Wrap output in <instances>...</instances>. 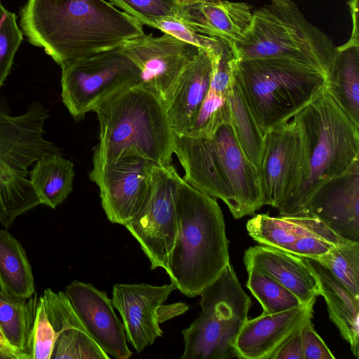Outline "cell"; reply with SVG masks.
Masks as SVG:
<instances>
[{
	"mask_svg": "<svg viewBox=\"0 0 359 359\" xmlns=\"http://www.w3.org/2000/svg\"><path fill=\"white\" fill-rule=\"evenodd\" d=\"M20 16L27 41L60 67L144 34L140 22L106 0H27Z\"/></svg>",
	"mask_w": 359,
	"mask_h": 359,
	"instance_id": "cell-1",
	"label": "cell"
},
{
	"mask_svg": "<svg viewBox=\"0 0 359 359\" xmlns=\"http://www.w3.org/2000/svg\"><path fill=\"white\" fill-rule=\"evenodd\" d=\"M95 112L100 134L90 172L130 155L170 164L175 133L163 100L151 89L137 83L111 97Z\"/></svg>",
	"mask_w": 359,
	"mask_h": 359,
	"instance_id": "cell-2",
	"label": "cell"
},
{
	"mask_svg": "<svg viewBox=\"0 0 359 359\" xmlns=\"http://www.w3.org/2000/svg\"><path fill=\"white\" fill-rule=\"evenodd\" d=\"M173 153L184 170L182 179L222 200L235 219L253 215L264 205L258 170L230 124L221 125L211 137L175 134Z\"/></svg>",
	"mask_w": 359,
	"mask_h": 359,
	"instance_id": "cell-3",
	"label": "cell"
},
{
	"mask_svg": "<svg viewBox=\"0 0 359 359\" xmlns=\"http://www.w3.org/2000/svg\"><path fill=\"white\" fill-rule=\"evenodd\" d=\"M177 213V236L165 271L176 289L191 298L200 295L230 263L229 241L217 198L182 178Z\"/></svg>",
	"mask_w": 359,
	"mask_h": 359,
	"instance_id": "cell-4",
	"label": "cell"
},
{
	"mask_svg": "<svg viewBox=\"0 0 359 359\" xmlns=\"http://www.w3.org/2000/svg\"><path fill=\"white\" fill-rule=\"evenodd\" d=\"M301 135L303 170L291 199L280 215H300L315 191L345 173L359 159V126L325 90L293 116Z\"/></svg>",
	"mask_w": 359,
	"mask_h": 359,
	"instance_id": "cell-5",
	"label": "cell"
},
{
	"mask_svg": "<svg viewBox=\"0 0 359 359\" xmlns=\"http://www.w3.org/2000/svg\"><path fill=\"white\" fill-rule=\"evenodd\" d=\"M234 76L264 136L320 97L327 81L311 66L280 58H236Z\"/></svg>",
	"mask_w": 359,
	"mask_h": 359,
	"instance_id": "cell-6",
	"label": "cell"
},
{
	"mask_svg": "<svg viewBox=\"0 0 359 359\" xmlns=\"http://www.w3.org/2000/svg\"><path fill=\"white\" fill-rule=\"evenodd\" d=\"M237 60L280 58L311 66L327 79L337 46L306 20L292 0H270L253 12L244 37L231 46Z\"/></svg>",
	"mask_w": 359,
	"mask_h": 359,
	"instance_id": "cell-7",
	"label": "cell"
},
{
	"mask_svg": "<svg viewBox=\"0 0 359 359\" xmlns=\"http://www.w3.org/2000/svg\"><path fill=\"white\" fill-rule=\"evenodd\" d=\"M49 116L36 101L24 114L13 116L0 100V223L5 228L40 204L29 181V166L43 156L60 153L43 137Z\"/></svg>",
	"mask_w": 359,
	"mask_h": 359,
	"instance_id": "cell-8",
	"label": "cell"
},
{
	"mask_svg": "<svg viewBox=\"0 0 359 359\" xmlns=\"http://www.w3.org/2000/svg\"><path fill=\"white\" fill-rule=\"evenodd\" d=\"M201 311L182 331L184 349L181 359L237 358L234 342L248 319L250 297L229 263L200 294Z\"/></svg>",
	"mask_w": 359,
	"mask_h": 359,
	"instance_id": "cell-9",
	"label": "cell"
},
{
	"mask_svg": "<svg viewBox=\"0 0 359 359\" xmlns=\"http://www.w3.org/2000/svg\"><path fill=\"white\" fill-rule=\"evenodd\" d=\"M61 68L62 101L76 121L141 81L140 69L119 48L70 61Z\"/></svg>",
	"mask_w": 359,
	"mask_h": 359,
	"instance_id": "cell-10",
	"label": "cell"
},
{
	"mask_svg": "<svg viewBox=\"0 0 359 359\" xmlns=\"http://www.w3.org/2000/svg\"><path fill=\"white\" fill-rule=\"evenodd\" d=\"M181 180L172 165L155 163L145 202L124 225L149 259L151 269H167L178 231L177 201Z\"/></svg>",
	"mask_w": 359,
	"mask_h": 359,
	"instance_id": "cell-11",
	"label": "cell"
},
{
	"mask_svg": "<svg viewBox=\"0 0 359 359\" xmlns=\"http://www.w3.org/2000/svg\"><path fill=\"white\" fill-rule=\"evenodd\" d=\"M302 170L301 135L292 118L264 136L258 169L264 205L279 209L289 201L300 184Z\"/></svg>",
	"mask_w": 359,
	"mask_h": 359,
	"instance_id": "cell-12",
	"label": "cell"
},
{
	"mask_svg": "<svg viewBox=\"0 0 359 359\" xmlns=\"http://www.w3.org/2000/svg\"><path fill=\"white\" fill-rule=\"evenodd\" d=\"M246 229L248 235L259 245L313 259L348 241L310 215L271 217L268 214H258L248 221Z\"/></svg>",
	"mask_w": 359,
	"mask_h": 359,
	"instance_id": "cell-13",
	"label": "cell"
},
{
	"mask_svg": "<svg viewBox=\"0 0 359 359\" xmlns=\"http://www.w3.org/2000/svg\"><path fill=\"white\" fill-rule=\"evenodd\" d=\"M154 164L130 155L90 172L89 177L100 189L101 204L111 222L124 226L138 214L148 194Z\"/></svg>",
	"mask_w": 359,
	"mask_h": 359,
	"instance_id": "cell-14",
	"label": "cell"
},
{
	"mask_svg": "<svg viewBox=\"0 0 359 359\" xmlns=\"http://www.w3.org/2000/svg\"><path fill=\"white\" fill-rule=\"evenodd\" d=\"M119 49L140 69V83L165 101L199 48L164 33L161 36L144 34L124 42Z\"/></svg>",
	"mask_w": 359,
	"mask_h": 359,
	"instance_id": "cell-15",
	"label": "cell"
},
{
	"mask_svg": "<svg viewBox=\"0 0 359 359\" xmlns=\"http://www.w3.org/2000/svg\"><path fill=\"white\" fill-rule=\"evenodd\" d=\"M176 287L146 283L115 284L113 306L121 314L126 339L137 353L152 345L163 334L158 311Z\"/></svg>",
	"mask_w": 359,
	"mask_h": 359,
	"instance_id": "cell-16",
	"label": "cell"
},
{
	"mask_svg": "<svg viewBox=\"0 0 359 359\" xmlns=\"http://www.w3.org/2000/svg\"><path fill=\"white\" fill-rule=\"evenodd\" d=\"M64 292L88 334L107 354L116 359H128L133 355L123 324L104 291L76 280Z\"/></svg>",
	"mask_w": 359,
	"mask_h": 359,
	"instance_id": "cell-17",
	"label": "cell"
},
{
	"mask_svg": "<svg viewBox=\"0 0 359 359\" xmlns=\"http://www.w3.org/2000/svg\"><path fill=\"white\" fill-rule=\"evenodd\" d=\"M300 215L315 217L337 235L359 241V159L321 185Z\"/></svg>",
	"mask_w": 359,
	"mask_h": 359,
	"instance_id": "cell-18",
	"label": "cell"
},
{
	"mask_svg": "<svg viewBox=\"0 0 359 359\" xmlns=\"http://www.w3.org/2000/svg\"><path fill=\"white\" fill-rule=\"evenodd\" d=\"M316 301V298L298 307L248 319L233 344L238 358L271 359L290 337L311 320Z\"/></svg>",
	"mask_w": 359,
	"mask_h": 359,
	"instance_id": "cell-19",
	"label": "cell"
},
{
	"mask_svg": "<svg viewBox=\"0 0 359 359\" xmlns=\"http://www.w3.org/2000/svg\"><path fill=\"white\" fill-rule=\"evenodd\" d=\"M252 18L253 12L247 3L228 0L183 1L177 18L196 32L231 46L244 37Z\"/></svg>",
	"mask_w": 359,
	"mask_h": 359,
	"instance_id": "cell-20",
	"label": "cell"
},
{
	"mask_svg": "<svg viewBox=\"0 0 359 359\" xmlns=\"http://www.w3.org/2000/svg\"><path fill=\"white\" fill-rule=\"evenodd\" d=\"M213 62L208 50L199 48L194 60L184 69L164 101L175 135L188 134L209 90Z\"/></svg>",
	"mask_w": 359,
	"mask_h": 359,
	"instance_id": "cell-21",
	"label": "cell"
},
{
	"mask_svg": "<svg viewBox=\"0 0 359 359\" xmlns=\"http://www.w3.org/2000/svg\"><path fill=\"white\" fill-rule=\"evenodd\" d=\"M245 266H254L272 277L303 304L320 295L318 280L306 258L280 249L259 245L244 253Z\"/></svg>",
	"mask_w": 359,
	"mask_h": 359,
	"instance_id": "cell-22",
	"label": "cell"
},
{
	"mask_svg": "<svg viewBox=\"0 0 359 359\" xmlns=\"http://www.w3.org/2000/svg\"><path fill=\"white\" fill-rule=\"evenodd\" d=\"M327 304L329 317L359 358V299L318 261L306 258Z\"/></svg>",
	"mask_w": 359,
	"mask_h": 359,
	"instance_id": "cell-23",
	"label": "cell"
},
{
	"mask_svg": "<svg viewBox=\"0 0 359 359\" xmlns=\"http://www.w3.org/2000/svg\"><path fill=\"white\" fill-rule=\"evenodd\" d=\"M74 175L72 162L55 153L35 162L29 181L40 204L55 209L72 193Z\"/></svg>",
	"mask_w": 359,
	"mask_h": 359,
	"instance_id": "cell-24",
	"label": "cell"
},
{
	"mask_svg": "<svg viewBox=\"0 0 359 359\" xmlns=\"http://www.w3.org/2000/svg\"><path fill=\"white\" fill-rule=\"evenodd\" d=\"M326 91L359 126V46H337Z\"/></svg>",
	"mask_w": 359,
	"mask_h": 359,
	"instance_id": "cell-25",
	"label": "cell"
},
{
	"mask_svg": "<svg viewBox=\"0 0 359 359\" xmlns=\"http://www.w3.org/2000/svg\"><path fill=\"white\" fill-rule=\"evenodd\" d=\"M0 291L28 299L35 291L34 279L26 252L7 230L0 229Z\"/></svg>",
	"mask_w": 359,
	"mask_h": 359,
	"instance_id": "cell-26",
	"label": "cell"
},
{
	"mask_svg": "<svg viewBox=\"0 0 359 359\" xmlns=\"http://www.w3.org/2000/svg\"><path fill=\"white\" fill-rule=\"evenodd\" d=\"M36 299L14 298L0 291V330L20 359H31L29 343Z\"/></svg>",
	"mask_w": 359,
	"mask_h": 359,
	"instance_id": "cell-27",
	"label": "cell"
},
{
	"mask_svg": "<svg viewBox=\"0 0 359 359\" xmlns=\"http://www.w3.org/2000/svg\"><path fill=\"white\" fill-rule=\"evenodd\" d=\"M230 125L243 152L258 170L261 163L264 136L247 106L233 74L228 95Z\"/></svg>",
	"mask_w": 359,
	"mask_h": 359,
	"instance_id": "cell-28",
	"label": "cell"
},
{
	"mask_svg": "<svg viewBox=\"0 0 359 359\" xmlns=\"http://www.w3.org/2000/svg\"><path fill=\"white\" fill-rule=\"evenodd\" d=\"M245 269L248 274L246 286L261 304L262 313H276L305 304L270 276L254 266Z\"/></svg>",
	"mask_w": 359,
	"mask_h": 359,
	"instance_id": "cell-29",
	"label": "cell"
},
{
	"mask_svg": "<svg viewBox=\"0 0 359 359\" xmlns=\"http://www.w3.org/2000/svg\"><path fill=\"white\" fill-rule=\"evenodd\" d=\"M316 260L359 299V241L348 240Z\"/></svg>",
	"mask_w": 359,
	"mask_h": 359,
	"instance_id": "cell-30",
	"label": "cell"
},
{
	"mask_svg": "<svg viewBox=\"0 0 359 359\" xmlns=\"http://www.w3.org/2000/svg\"><path fill=\"white\" fill-rule=\"evenodd\" d=\"M109 359L85 330L72 328L56 337L50 359Z\"/></svg>",
	"mask_w": 359,
	"mask_h": 359,
	"instance_id": "cell-31",
	"label": "cell"
},
{
	"mask_svg": "<svg viewBox=\"0 0 359 359\" xmlns=\"http://www.w3.org/2000/svg\"><path fill=\"white\" fill-rule=\"evenodd\" d=\"M224 123L230 124L228 95L209 88L194 124L187 135L211 137Z\"/></svg>",
	"mask_w": 359,
	"mask_h": 359,
	"instance_id": "cell-32",
	"label": "cell"
},
{
	"mask_svg": "<svg viewBox=\"0 0 359 359\" xmlns=\"http://www.w3.org/2000/svg\"><path fill=\"white\" fill-rule=\"evenodd\" d=\"M142 25L151 27L168 18H178L183 0H108Z\"/></svg>",
	"mask_w": 359,
	"mask_h": 359,
	"instance_id": "cell-33",
	"label": "cell"
},
{
	"mask_svg": "<svg viewBox=\"0 0 359 359\" xmlns=\"http://www.w3.org/2000/svg\"><path fill=\"white\" fill-rule=\"evenodd\" d=\"M16 15L0 2V88L10 74L15 55L23 39Z\"/></svg>",
	"mask_w": 359,
	"mask_h": 359,
	"instance_id": "cell-34",
	"label": "cell"
},
{
	"mask_svg": "<svg viewBox=\"0 0 359 359\" xmlns=\"http://www.w3.org/2000/svg\"><path fill=\"white\" fill-rule=\"evenodd\" d=\"M48 320L56 334L76 328L86 330L64 292L47 288L41 295Z\"/></svg>",
	"mask_w": 359,
	"mask_h": 359,
	"instance_id": "cell-35",
	"label": "cell"
},
{
	"mask_svg": "<svg viewBox=\"0 0 359 359\" xmlns=\"http://www.w3.org/2000/svg\"><path fill=\"white\" fill-rule=\"evenodd\" d=\"M55 339L40 296L36 299L32 320L29 343L31 359H50Z\"/></svg>",
	"mask_w": 359,
	"mask_h": 359,
	"instance_id": "cell-36",
	"label": "cell"
},
{
	"mask_svg": "<svg viewBox=\"0 0 359 359\" xmlns=\"http://www.w3.org/2000/svg\"><path fill=\"white\" fill-rule=\"evenodd\" d=\"M151 27L158 29L165 34L203 48L210 53L217 50L222 42V40L196 32L189 25L175 18L159 20L154 23Z\"/></svg>",
	"mask_w": 359,
	"mask_h": 359,
	"instance_id": "cell-37",
	"label": "cell"
},
{
	"mask_svg": "<svg viewBox=\"0 0 359 359\" xmlns=\"http://www.w3.org/2000/svg\"><path fill=\"white\" fill-rule=\"evenodd\" d=\"M304 359H335L325 341L315 330L311 320L300 330Z\"/></svg>",
	"mask_w": 359,
	"mask_h": 359,
	"instance_id": "cell-38",
	"label": "cell"
},
{
	"mask_svg": "<svg viewBox=\"0 0 359 359\" xmlns=\"http://www.w3.org/2000/svg\"><path fill=\"white\" fill-rule=\"evenodd\" d=\"M300 330L290 337L277 349L271 359H304Z\"/></svg>",
	"mask_w": 359,
	"mask_h": 359,
	"instance_id": "cell-39",
	"label": "cell"
},
{
	"mask_svg": "<svg viewBox=\"0 0 359 359\" xmlns=\"http://www.w3.org/2000/svg\"><path fill=\"white\" fill-rule=\"evenodd\" d=\"M358 1L359 0H350L347 4L352 18V32L349 40L344 43V46H359L358 37Z\"/></svg>",
	"mask_w": 359,
	"mask_h": 359,
	"instance_id": "cell-40",
	"label": "cell"
},
{
	"mask_svg": "<svg viewBox=\"0 0 359 359\" xmlns=\"http://www.w3.org/2000/svg\"><path fill=\"white\" fill-rule=\"evenodd\" d=\"M0 359H20V357L12 348L0 344Z\"/></svg>",
	"mask_w": 359,
	"mask_h": 359,
	"instance_id": "cell-41",
	"label": "cell"
},
{
	"mask_svg": "<svg viewBox=\"0 0 359 359\" xmlns=\"http://www.w3.org/2000/svg\"><path fill=\"white\" fill-rule=\"evenodd\" d=\"M0 344H4V345H6V346H8L9 347H11L7 341H6L2 332H1V330H0Z\"/></svg>",
	"mask_w": 359,
	"mask_h": 359,
	"instance_id": "cell-42",
	"label": "cell"
},
{
	"mask_svg": "<svg viewBox=\"0 0 359 359\" xmlns=\"http://www.w3.org/2000/svg\"><path fill=\"white\" fill-rule=\"evenodd\" d=\"M202 1V0H183V1H184V2H195V1Z\"/></svg>",
	"mask_w": 359,
	"mask_h": 359,
	"instance_id": "cell-43",
	"label": "cell"
}]
</instances>
